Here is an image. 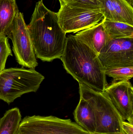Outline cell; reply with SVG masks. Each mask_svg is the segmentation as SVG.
Instances as JSON below:
<instances>
[{
    "label": "cell",
    "mask_w": 133,
    "mask_h": 134,
    "mask_svg": "<svg viewBox=\"0 0 133 134\" xmlns=\"http://www.w3.org/2000/svg\"><path fill=\"white\" fill-rule=\"evenodd\" d=\"M27 26L37 58L48 62L60 59L67 37L59 25L57 13L48 9L41 0L36 3Z\"/></svg>",
    "instance_id": "1"
},
{
    "label": "cell",
    "mask_w": 133,
    "mask_h": 134,
    "mask_svg": "<svg viewBox=\"0 0 133 134\" xmlns=\"http://www.w3.org/2000/svg\"><path fill=\"white\" fill-rule=\"evenodd\" d=\"M67 72L79 83L104 92L108 86L105 69L98 55L84 43L69 35L60 58Z\"/></svg>",
    "instance_id": "2"
},
{
    "label": "cell",
    "mask_w": 133,
    "mask_h": 134,
    "mask_svg": "<svg viewBox=\"0 0 133 134\" xmlns=\"http://www.w3.org/2000/svg\"><path fill=\"white\" fill-rule=\"evenodd\" d=\"M44 79L34 69H4L0 72V100L10 104L24 94L36 92Z\"/></svg>",
    "instance_id": "3"
},
{
    "label": "cell",
    "mask_w": 133,
    "mask_h": 134,
    "mask_svg": "<svg viewBox=\"0 0 133 134\" xmlns=\"http://www.w3.org/2000/svg\"><path fill=\"white\" fill-rule=\"evenodd\" d=\"M80 98L93 109L96 120L95 133H123V120L109 98L104 92L94 90L79 83Z\"/></svg>",
    "instance_id": "4"
},
{
    "label": "cell",
    "mask_w": 133,
    "mask_h": 134,
    "mask_svg": "<svg viewBox=\"0 0 133 134\" xmlns=\"http://www.w3.org/2000/svg\"><path fill=\"white\" fill-rule=\"evenodd\" d=\"M70 119L53 116H26L20 122L17 134H93Z\"/></svg>",
    "instance_id": "5"
},
{
    "label": "cell",
    "mask_w": 133,
    "mask_h": 134,
    "mask_svg": "<svg viewBox=\"0 0 133 134\" xmlns=\"http://www.w3.org/2000/svg\"><path fill=\"white\" fill-rule=\"evenodd\" d=\"M11 40L16 61L23 67L34 69L38 66L27 26L22 13L16 16L7 36Z\"/></svg>",
    "instance_id": "6"
},
{
    "label": "cell",
    "mask_w": 133,
    "mask_h": 134,
    "mask_svg": "<svg viewBox=\"0 0 133 134\" xmlns=\"http://www.w3.org/2000/svg\"><path fill=\"white\" fill-rule=\"evenodd\" d=\"M60 26L66 33H76L98 24L104 19L100 10L72 8L61 6L58 12Z\"/></svg>",
    "instance_id": "7"
},
{
    "label": "cell",
    "mask_w": 133,
    "mask_h": 134,
    "mask_svg": "<svg viewBox=\"0 0 133 134\" xmlns=\"http://www.w3.org/2000/svg\"><path fill=\"white\" fill-rule=\"evenodd\" d=\"M98 57L105 70L133 66V38L110 39Z\"/></svg>",
    "instance_id": "8"
},
{
    "label": "cell",
    "mask_w": 133,
    "mask_h": 134,
    "mask_svg": "<svg viewBox=\"0 0 133 134\" xmlns=\"http://www.w3.org/2000/svg\"><path fill=\"white\" fill-rule=\"evenodd\" d=\"M104 93L123 120L133 124V88L129 80L112 82Z\"/></svg>",
    "instance_id": "9"
},
{
    "label": "cell",
    "mask_w": 133,
    "mask_h": 134,
    "mask_svg": "<svg viewBox=\"0 0 133 134\" xmlns=\"http://www.w3.org/2000/svg\"><path fill=\"white\" fill-rule=\"evenodd\" d=\"M100 10L107 20L133 26V8L125 0H101Z\"/></svg>",
    "instance_id": "10"
},
{
    "label": "cell",
    "mask_w": 133,
    "mask_h": 134,
    "mask_svg": "<svg viewBox=\"0 0 133 134\" xmlns=\"http://www.w3.org/2000/svg\"><path fill=\"white\" fill-rule=\"evenodd\" d=\"M74 36L98 55L111 39L102 21L91 27L77 32Z\"/></svg>",
    "instance_id": "11"
},
{
    "label": "cell",
    "mask_w": 133,
    "mask_h": 134,
    "mask_svg": "<svg viewBox=\"0 0 133 134\" xmlns=\"http://www.w3.org/2000/svg\"><path fill=\"white\" fill-rule=\"evenodd\" d=\"M73 115L78 125L91 133L96 132V120L94 113L89 104L84 99L80 98Z\"/></svg>",
    "instance_id": "12"
},
{
    "label": "cell",
    "mask_w": 133,
    "mask_h": 134,
    "mask_svg": "<svg viewBox=\"0 0 133 134\" xmlns=\"http://www.w3.org/2000/svg\"><path fill=\"white\" fill-rule=\"evenodd\" d=\"M19 12L15 0H0V37H7Z\"/></svg>",
    "instance_id": "13"
},
{
    "label": "cell",
    "mask_w": 133,
    "mask_h": 134,
    "mask_svg": "<svg viewBox=\"0 0 133 134\" xmlns=\"http://www.w3.org/2000/svg\"><path fill=\"white\" fill-rule=\"evenodd\" d=\"M103 26L111 39L133 38V26L128 24L107 20L104 18Z\"/></svg>",
    "instance_id": "14"
},
{
    "label": "cell",
    "mask_w": 133,
    "mask_h": 134,
    "mask_svg": "<svg viewBox=\"0 0 133 134\" xmlns=\"http://www.w3.org/2000/svg\"><path fill=\"white\" fill-rule=\"evenodd\" d=\"M21 120L22 116L18 108L6 111L1 118L0 134H17Z\"/></svg>",
    "instance_id": "15"
},
{
    "label": "cell",
    "mask_w": 133,
    "mask_h": 134,
    "mask_svg": "<svg viewBox=\"0 0 133 134\" xmlns=\"http://www.w3.org/2000/svg\"><path fill=\"white\" fill-rule=\"evenodd\" d=\"M105 74L113 78L112 82L129 80L133 77V66L119 67L105 69Z\"/></svg>",
    "instance_id": "16"
},
{
    "label": "cell",
    "mask_w": 133,
    "mask_h": 134,
    "mask_svg": "<svg viewBox=\"0 0 133 134\" xmlns=\"http://www.w3.org/2000/svg\"><path fill=\"white\" fill-rule=\"evenodd\" d=\"M101 1V0H72L65 5L72 8L100 10Z\"/></svg>",
    "instance_id": "17"
},
{
    "label": "cell",
    "mask_w": 133,
    "mask_h": 134,
    "mask_svg": "<svg viewBox=\"0 0 133 134\" xmlns=\"http://www.w3.org/2000/svg\"><path fill=\"white\" fill-rule=\"evenodd\" d=\"M12 56L8 37L6 36L0 37V72L5 69L8 57Z\"/></svg>",
    "instance_id": "18"
},
{
    "label": "cell",
    "mask_w": 133,
    "mask_h": 134,
    "mask_svg": "<svg viewBox=\"0 0 133 134\" xmlns=\"http://www.w3.org/2000/svg\"><path fill=\"white\" fill-rule=\"evenodd\" d=\"M122 129L124 134H133V124L123 120L122 122Z\"/></svg>",
    "instance_id": "19"
},
{
    "label": "cell",
    "mask_w": 133,
    "mask_h": 134,
    "mask_svg": "<svg viewBox=\"0 0 133 134\" xmlns=\"http://www.w3.org/2000/svg\"><path fill=\"white\" fill-rule=\"evenodd\" d=\"M72 0H59L60 2L61 6H63L68 3L69 2L71 1Z\"/></svg>",
    "instance_id": "20"
},
{
    "label": "cell",
    "mask_w": 133,
    "mask_h": 134,
    "mask_svg": "<svg viewBox=\"0 0 133 134\" xmlns=\"http://www.w3.org/2000/svg\"><path fill=\"white\" fill-rule=\"evenodd\" d=\"M130 6L133 8V0H125Z\"/></svg>",
    "instance_id": "21"
},
{
    "label": "cell",
    "mask_w": 133,
    "mask_h": 134,
    "mask_svg": "<svg viewBox=\"0 0 133 134\" xmlns=\"http://www.w3.org/2000/svg\"><path fill=\"white\" fill-rule=\"evenodd\" d=\"M93 134H124L123 133H95Z\"/></svg>",
    "instance_id": "22"
},
{
    "label": "cell",
    "mask_w": 133,
    "mask_h": 134,
    "mask_svg": "<svg viewBox=\"0 0 133 134\" xmlns=\"http://www.w3.org/2000/svg\"><path fill=\"white\" fill-rule=\"evenodd\" d=\"M1 118H0V122H1Z\"/></svg>",
    "instance_id": "23"
}]
</instances>
